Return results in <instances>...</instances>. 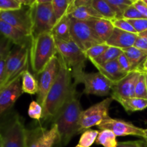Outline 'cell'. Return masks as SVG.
I'll return each mask as SVG.
<instances>
[{
  "label": "cell",
  "mask_w": 147,
  "mask_h": 147,
  "mask_svg": "<svg viewBox=\"0 0 147 147\" xmlns=\"http://www.w3.org/2000/svg\"><path fill=\"white\" fill-rule=\"evenodd\" d=\"M140 147H147V142L145 140H141Z\"/></svg>",
  "instance_id": "cell-45"
},
{
  "label": "cell",
  "mask_w": 147,
  "mask_h": 147,
  "mask_svg": "<svg viewBox=\"0 0 147 147\" xmlns=\"http://www.w3.org/2000/svg\"><path fill=\"white\" fill-rule=\"evenodd\" d=\"M70 26L71 19L67 14L65 15L61 20L57 22L51 31L55 40L62 41H70L72 40L70 36Z\"/></svg>",
  "instance_id": "cell-22"
},
{
  "label": "cell",
  "mask_w": 147,
  "mask_h": 147,
  "mask_svg": "<svg viewBox=\"0 0 147 147\" xmlns=\"http://www.w3.org/2000/svg\"><path fill=\"white\" fill-rule=\"evenodd\" d=\"M123 53V50L121 49L117 48V47H111L109 46V48L98 58L95 60H90L91 63L94 65H103L109 62L113 61V60H117L118 57Z\"/></svg>",
  "instance_id": "cell-27"
},
{
  "label": "cell",
  "mask_w": 147,
  "mask_h": 147,
  "mask_svg": "<svg viewBox=\"0 0 147 147\" xmlns=\"http://www.w3.org/2000/svg\"><path fill=\"white\" fill-rule=\"evenodd\" d=\"M144 18L134 5L128 7L124 11L123 15V19L125 20H137V19Z\"/></svg>",
  "instance_id": "cell-40"
},
{
  "label": "cell",
  "mask_w": 147,
  "mask_h": 147,
  "mask_svg": "<svg viewBox=\"0 0 147 147\" xmlns=\"http://www.w3.org/2000/svg\"><path fill=\"white\" fill-rule=\"evenodd\" d=\"M0 34L8 39L12 44L22 47H30L32 37L0 19Z\"/></svg>",
  "instance_id": "cell-18"
},
{
  "label": "cell",
  "mask_w": 147,
  "mask_h": 147,
  "mask_svg": "<svg viewBox=\"0 0 147 147\" xmlns=\"http://www.w3.org/2000/svg\"><path fill=\"white\" fill-rule=\"evenodd\" d=\"M133 5L144 18L147 19V5L144 0H134Z\"/></svg>",
  "instance_id": "cell-43"
},
{
  "label": "cell",
  "mask_w": 147,
  "mask_h": 147,
  "mask_svg": "<svg viewBox=\"0 0 147 147\" xmlns=\"http://www.w3.org/2000/svg\"><path fill=\"white\" fill-rule=\"evenodd\" d=\"M140 141H128V142H118L116 147H140Z\"/></svg>",
  "instance_id": "cell-44"
},
{
  "label": "cell",
  "mask_w": 147,
  "mask_h": 147,
  "mask_svg": "<svg viewBox=\"0 0 147 147\" xmlns=\"http://www.w3.org/2000/svg\"><path fill=\"white\" fill-rule=\"evenodd\" d=\"M0 147H2V144H1V137H0Z\"/></svg>",
  "instance_id": "cell-49"
},
{
  "label": "cell",
  "mask_w": 147,
  "mask_h": 147,
  "mask_svg": "<svg viewBox=\"0 0 147 147\" xmlns=\"http://www.w3.org/2000/svg\"><path fill=\"white\" fill-rule=\"evenodd\" d=\"M143 71L134 70L128 73L126 77L115 83L111 91V98L119 100L135 97V88L141 73Z\"/></svg>",
  "instance_id": "cell-14"
},
{
  "label": "cell",
  "mask_w": 147,
  "mask_h": 147,
  "mask_svg": "<svg viewBox=\"0 0 147 147\" xmlns=\"http://www.w3.org/2000/svg\"><path fill=\"white\" fill-rule=\"evenodd\" d=\"M134 47L147 53V30L138 34V37Z\"/></svg>",
  "instance_id": "cell-38"
},
{
  "label": "cell",
  "mask_w": 147,
  "mask_h": 147,
  "mask_svg": "<svg viewBox=\"0 0 147 147\" xmlns=\"http://www.w3.org/2000/svg\"><path fill=\"white\" fill-rule=\"evenodd\" d=\"M116 137L117 136L111 131L107 129L100 130L96 139V144L104 147H116L118 144Z\"/></svg>",
  "instance_id": "cell-28"
},
{
  "label": "cell",
  "mask_w": 147,
  "mask_h": 147,
  "mask_svg": "<svg viewBox=\"0 0 147 147\" xmlns=\"http://www.w3.org/2000/svg\"><path fill=\"white\" fill-rule=\"evenodd\" d=\"M146 66H147V59L146 60V61H145V63H144L143 67H146Z\"/></svg>",
  "instance_id": "cell-48"
},
{
  "label": "cell",
  "mask_w": 147,
  "mask_h": 147,
  "mask_svg": "<svg viewBox=\"0 0 147 147\" xmlns=\"http://www.w3.org/2000/svg\"><path fill=\"white\" fill-rule=\"evenodd\" d=\"M146 88H147V73H146Z\"/></svg>",
  "instance_id": "cell-50"
},
{
  "label": "cell",
  "mask_w": 147,
  "mask_h": 147,
  "mask_svg": "<svg viewBox=\"0 0 147 147\" xmlns=\"http://www.w3.org/2000/svg\"><path fill=\"white\" fill-rule=\"evenodd\" d=\"M11 45L12 43L8 39L0 34V57L3 55L9 53Z\"/></svg>",
  "instance_id": "cell-42"
},
{
  "label": "cell",
  "mask_w": 147,
  "mask_h": 147,
  "mask_svg": "<svg viewBox=\"0 0 147 147\" xmlns=\"http://www.w3.org/2000/svg\"><path fill=\"white\" fill-rule=\"evenodd\" d=\"M137 37L138 34L136 33L128 32L115 28L111 36L106 43L109 46L123 50L134 45Z\"/></svg>",
  "instance_id": "cell-19"
},
{
  "label": "cell",
  "mask_w": 147,
  "mask_h": 147,
  "mask_svg": "<svg viewBox=\"0 0 147 147\" xmlns=\"http://www.w3.org/2000/svg\"><path fill=\"white\" fill-rule=\"evenodd\" d=\"M111 22L115 28L119 29V30L128 32L138 34L136 30H134V28L132 27L131 24L128 22V20H125V19H115V20H112Z\"/></svg>",
  "instance_id": "cell-36"
},
{
  "label": "cell",
  "mask_w": 147,
  "mask_h": 147,
  "mask_svg": "<svg viewBox=\"0 0 147 147\" xmlns=\"http://www.w3.org/2000/svg\"><path fill=\"white\" fill-rule=\"evenodd\" d=\"M57 57L60 61L58 75L49 90L42 106V119L45 121H53L72 93L76 90V85L73 81L71 73L62 59L58 55Z\"/></svg>",
  "instance_id": "cell-1"
},
{
  "label": "cell",
  "mask_w": 147,
  "mask_h": 147,
  "mask_svg": "<svg viewBox=\"0 0 147 147\" xmlns=\"http://www.w3.org/2000/svg\"><path fill=\"white\" fill-rule=\"evenodd\" d=\"M60 70V61L57 55L53 57L45 70L40 74L37 101L43 106L49 90L55 81Z\"/></svg>",
  "instance_id": "cell-11"
},
{
  "label": "cell",
  "mask_w": 147,
  "mask_h": 147,
  "mask_svg": "<svg viewBox=\"0 0 147 147\" xmlns=\"http://www.w3.org/2000/svg\"><path fill=\"white\" fill-rule=\"evenodd\" d=\"M109 46L106 43H101V44L96 45L93 46L92 47L89 48L88 50L85 52L86 56L88 59L90 60H95L100 57L108 48Z\"/></svg>",
  "instance_id": "cell-33"
},
{
  "label": "cell",
  "mask_w": 147,
  "mask_h": 147,
  "mask_svg": "<svg viewBox=\"0 0 147 147\" xmlns=\"http://www.w3.org/2000/svg\"><path fill=\"white\" fill-rule=\"evenodd\" d=\"M22 7L20 0H0V12L18 10Z\"/></svg>",
  "instance_id": "cell-34"
},
{
  "label": "cell",
  "mask_w": 147,
  "mask_h": 147,
  "mask_svg": "<svg viewBox=\"0 0 147 147\" xmlns=\"http://www.w3.org/2000/svg\"><path fill=\"white\" fill-rule=\"evenodd\" d=\"M117 62L119 63V66L121 68V70H123L124 73H129L133 71V69H132V65L131 64L130 61L128 59V57H126V55L124 53H122L120 56L117 58Z\"/></svg>",
  "instance_id": "cell-39"
},
{
  "label": "cell",
  "mask_w": 147,
  "mask_h": 147,
  "mask_svg": "<svg viewBox=\"0 0 147 147\" xmlns=\"http://www.w3.org/2000/svg\"><path fill=\"white\" fill-rule=\"evenodd\" d=\"M32 20V37L51 32L56 24L52 0H34L30 7Z\"/></svg>",
  "instance_id": "cell-6"
},
{
  "label": "cell",
  "mask_w": 147,
  "mask_h": 147,
  "mask_svg": "<svg viewBox=\"0 0 147 147\" xmlns=\"http://www.w3.org/2000/svg\"><path fill=\"white\" fill-rule=\"evenodd\" d=\"M92 6L103 19L112 20L116 19V15L106 0H92Z\"/></svg>",
  "instance_id": "cell-26"
},
{
  "label": "cell",
  "mask_w": 147,
  "mask_h": 147,
  "mask_svg": "<svg viewBox=\"0 0 147 147\" xmlns=\"http://www.w3.org/2000/svg\"><path fill=\"white\" fill-rule=\"evenodd\" d=\"M135 97L147 100V88L146 82V73L142 72L136 83L135 88Z\"/></svg>",
  "instance_id": "cell-32"
},
{
  "label": "cell",
  "mask_w": 147,
  "mask_h": 147,
  "mask_svg": "<svg viewBox=\"0 0 147 147\" xmlns=\"http://www.w3.org/2000/svg\"><path fill=\"white\" fill-rule=\"evenodd\" d=\"M144 2L146 3V4L147 5V0H144Z\"/></svg>",
  "instance_id": "cell-51"
},
{
  "label": "cell",
  "mask_w": 147,
  "mask_h": 147,
  "mask_svg": "<svg viewBox=\"0 0 147 147\" xmlns=\"http://www.w3.org/2000/svg\"><path fill=\"white\" fill-rule=\"evenodd\" d=\"M113 99L107 98L101 102L83 111L79 120V134L86 131L93 126H98L101 122L109 118V107Z\"/></svg>",
  "instance_id": "cell-8"
},
{
  "label": "cell",
  "mask_w": 147,
  "mask_h": 147,
  "mask_svg": "<svg viewBox=\"0 0 147 147\" xmlns=\"http://www.w3.org/2000/svg\"><path fill=\"white\" fill-rule=\"evenodd\" d=\"M57 55L62 59L73 77V82L77 86L85 67L87 57L84 52L80 50L77 45L73 41L55 40Z\"/></svg>",
  "instance_id": "cell-5"
},
{
  "label": "cell",
  "mask_w": 147,
  "mask_h": 147,
  "mask_svg": "<svg viewBox=\"0 0 147 147\" xmlns=\"http://www.w3.org/2000/svg\"><path fill=\"white\" fill-rule=\"evenodd\" d=\"M70 36L72 40L84 53L93 46L103 43L86 22L73 19H71Z\"/></svg>",
  "instance_id": "cell-9"
},
{
  "label": "cell",
  "mask_w": 147,
  "mask_h": 147,
  "mask_svg": "<svg viewBox=\"0 0 147 147\" xmlns=\"http://www.w3.org/2000/svg\"><path fill=\"white\" fill-rule=\"evenodd\" d=\"M20 79H17L0 90V117L12 107L23 93Z\"/></svg>",
  "instance_id": "cell-16"
},
{
  "label": "cell",
  "mask_w": 147,
  "mask_h": 147,
  "mask_svg": "<svg viewBox=\"0 0 147 147\" xmlns=\"http://www.w3.org/2000/svg\"><path fill=\"white\" fill-rule=\"evenodd\" d=\"M143 72H144V73H147V66H146V67H143Z\"/></svg>",
  "instance_id": "cell-47"
},
{
  "label": "cell",
  "mask_w": 147,
  "mask_h": 147,
  "mask_svg": "<svg viewBox=\"0 0 147 147\" xmlns=\"http://www.w3.org/2000/svg\"><path fill=\"white\" fill-rule=\"evenodd\" d=\"M58 139L57 126L53 124L50 129L40 128L34 131V135L28 134V147H53Z\"/></svg>",
  "instance_id": "cell-17"
},
{
  "label": "cell",
  "mask_w": 147,
  "mask_h": 147,
  "mask_svg": "<svg viewBox=\"0 0 147 147\" xmlns=\"http://www.w3.org/2000/svg\"><path fill=\"white\" fill-rule=\"evenodd\" d=\"M126 20H128V22L131 24L138 34L147 30V19L146 18Z\"/></svg>",
  "instance_id": "cell-37"
},
{
  "label": "cell",
  "mask_w": 147,
  "mask_h": 147,
  "mask_svg": "<svg viewBox=\"0 0 147 147\" xmlns=\"http://www.w3.org/2000/svg\"><path fill=\"white\" fill-rule=\"evenodd\" d=\"M82 111L80 100L76 97L75 90L53 121L58 133L55 147L65 146L73 136L78 134L79 120Z\"/></svg>",
  "instance_id": "cell-2"
},
{
  "label": "cell",
  "mask_w": 147,
  "mask_h": 147,
  "mask_svg": "<svg viewBox=\"0 0 147 147\" xmlns=\"http://www.w3.org/2000/svg\"><path fill=\"white\" fill-rule=\"evenodd\" d=\"M100 130H110L116 136H136L144 139V129L136 126L131 122L112 119L109 117L103 121L97 126Z\"/></svg>",
  "instance_id": "cell-13"
},
{
  "label": "cell",
  "mask_w": 147,
  "mask_h": 147,
  "mask_svg": "<svg viewBox=\"0 0 147 147\" xmlns=\"http://www.w3.org/2000/svg\"><path fill=\"white\" fill-rule=\"evenodd\" d=\"M86 22L103 43L107 42L115 29L111 21L103 18H92Z\"/></svg>",
  "instance_id": "cell-20"
},
{
  "label": "cell",
  "mask_w": 147,
  "mask_h": 147,
  "mask_svg": "<svg viewBox=\"0 0 147 147\" xmlns=\"http://www.w3.org/2000/svg\"><path fill=\"white\" fill-rule=\"evenodd\" d=\"M0 19L32 37V20L30 7L22 6L20 9L1 11Z\"/></svg>",
  "instance_id": "cell-12"
},
{
  "label": "cell",
  "mask_w": 147,
  "mask_h": 147,
  "mask_svg": "<svg viewBox=\"0 0 147 147\" xmlns=\"http://www.w3.org/2000/svg\"><path fill=\"white\" fill-rule=\"evenodd\" d=\"M71 1L72 0H52V5L56 23L67 14V9Z\"/></svg>",
  "instance_id": "cell-30"
},
{
  "label": "cell",
  "mask_w": 147,
  "mask_h": 147,
  "mask_svg": "<svg viewBox=\"0 0 147 147\" xmlns=\"http://www.w3.org/2000/svg\"><path fill=\"white\" fill-rule=\"evenodd\" d=\"M43 108L37 101H32L28 109V115L30 118L40 121L42 118Z\"/></svg>",
  "instance_id": "cell-35"
},
{
  "label": "cell",
  "mask_w": 147,
  "mask_h": 147,
  "mask_svg": "<svg viewBox=\"0 0 147 147\" xmlns=\"http://www.w3.org/2000/svg\"><path fill=\"white\" fill-rule=\"evenodd\" d=\"M21 78L23 93L30 95L37 94L39 89L38 81L28 70L24 72Z\"/></svg>",
  "instance_id": "cell-24"
},
{
  "label": "cell",
  "mask_w": 147,
  "mask_h": 147,
  "mask_svg": "<svg viewBox=\"0 0 147 147\" xmlns=\"http://www.w3.org/2000/svg\"><path fill=\"white\" fill-rule=\"evenodd\" d=\"M144 134H145V137H144V140L147 142V129H144Z\"/></svg>",
  "instance_id": "cell-46"
},
{
  "label": "cell",
  "mask_w": 147,
  "mask_h": 147,
  "mask_svg": "<svg viewBox=\"0 0 147 147\" xmlns=\"http://www.w3.org/2000/svg\"><path fill=\"white\" fill-rule=\"evenodd\" d=\"M79 83L84 84V93L98 96H106L110 94L115 84L99 72L92 73L84 72L79 79Z\"/></svg>",
  "instance_id": "cell-10"
},
{
  "label": "cell",
  "mask_w": 147,
  "mask_h": 147,
  "mask_svg": "<svg viewBox=\"0 0 147 147\" xmlns=\"http://www.w3.org/2000/svg\"><path fill=\"white\" fill-rule=\"evenodd\" d=\"M98 134L97 130L88 129L82 134L78 145L80 147H90L96 142Z\"/></svg>",
  "instance_id": "cell-31"
},
{
  "label": "cell",
  "mask_w": 147,
  "mask_h": 147,
  "mask_svg": "<svg viewBox=\"0 0 147 147\" xmlns=\"http://www.w3.org/2000/svg\"><path fill=\"white\" fill-rule=\"evenodd\" d=\"M116 15V19H123L126 9L133 5L134 0H106Z\"/></svg>",
  "instance_id": "cell-29"
},
{
  "label": "cell",
  "mask_w": 147,
  "mask_h": 147,
  "mask_svg": "<svg viewBox=\"0 0 147 147\" xmlns=\"http://www.w3.org/2000/svg\"><path fill=\"white\" fill-rule=\"evenodd\" d=\"M2 147H28V131L17 114L0 117Z\"/></svg>",
  "instance_id": "cell-4"
},
{
  "label": "cell",
  "mask_w": 147,
  "mask_h": 147,
  "mask_svg": "<svg viewBox=\"0 0 147 147\" xmlns=\"http://www.w3.org/2000/svg\"><path fill=\"white\" fill-rule=\"evenodd\" d=\"M67 14L73 20L87 22L92 18H103L92 6V0H72Z\"/></svg>",
  "instance_id": "cell-15"
},
{
  "label": "cell",
  "mask_w": 147,
  "mask_h": 147,
  "mask_svg": "<svg viewBox=\"0 0 147 147\" xmlns=\"http://www.w3.org/2000/svg\"><path fill=\"white\" fill-rule=\"evenodd\" d=\"M76 147H80V146H79V145H77V146H76Z\"/></svg>",
  "instance_id": "cell-52"
},
{
  "label": "cell",
  "mask_w": 147,
  "mask_h": 147,
  "mask_svg": "<svg viewBox=\"0 0 147 147\" xmlns=\"http://www.w3.org/2000/svg\"><path fill=\"white\" fill-rule=\"evenodd\" d=\"M57 54L55 40L51 32L32 37L29 57L32 70L36 75H40Z\"/></svg>",
  "instance_id": "cell-3"
},
{
  "label": "cell",
  "mask_w": 147,
  "mask_h": 147,
  "mask_svg": "<svg viewBox=\"0 0 147 147\" xmlns=\"http://www.w3.org/2000/svg\"><path fill=\"white\" fill-rule=\"evenodd\" d=\"M118 102L123 106V109L127 112L140 111L147 108L146 99L134 97L128 99L119 100Z\"/></svg>",
  "instance_id": "cell-25"
},
{
  "label": "cell",
  "mask_w": 147,
  "mask_h": 147,
  "mask_svg": "<svg viewBox=\"0 0 147 147\" xmlns=\"http://www.w3.org/2000/svg\"><path fill=\"white\" fill-rule=\"evenodd\" d=\"M95 67L98 69L99 73L114 83L120 81L127 75V73H124L121 70L117 60L109 62L103 65H96Z\"/></svg>",
  "instance_id": "cell-21"
},
{
  "label": "cell",
  "mask_w": 147,
  "mask_h": 147,
  "mask_svg": "<svg viewBox=\"0 0 147 147\" xmlns=\"http://www.w3.org/2000/svg\"><path fill=\"white\" fill-rule=\"evenodd\" d=\"M122 50L130 61L133 71L134 70L143 71V65L147 59V53L134 46L123 49Z\"/></svg>",
  "instance_id": "cell-23"
},
{
  "label": "cell",
  "mask_w": 147,
  "mask_h": 147,
  "mask_svg": "<svg viewBox=\"0 0 147 147\" xmlns=\"http://www.w3.org/2000/svg\"><path fill=\"white\" fill-rule=\"evenodd\" d=\"M29 50L30 47L15 46L10 50L6 62V80L2 88L21 78L24 72L28 70Z\"/></svg>",
  "instance_id": "cell-7"
},
{
  "label": "cell",
  "mask_w": 147,
  "mask_h": 147,
  "mask_svg": "<svg viewBox=\"0 0 147 147\" xmlns=\"http://www.w3.org/2000/svg\"><path fill=\"white\" fill-rule=\"evenodd\" d=\"M9 53L3 55L0 57V90L4 86L6 80V62Z\"/></svg>",
  "instance_id": "cell-41"
}]
</instances>
